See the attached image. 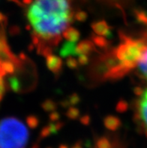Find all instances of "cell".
I'll use <instances>...</instances> for the list:
<instances>
[{
  "label": "cell",
  "mask_w": 147,
  "mask_h": 148,
  "mask_svg": "<svg viewBox=\"0 0 147 148\" xmlns=\"http://www.w3.org/2000/svg\"><path fill=\"white\" fill-rule=\"evenodd\" d=\"M68 0H34L27 11V18L34 32L44 39L59 36L71 21Z\"/></svg>",
  "instance_id": "1"
},
{
  "label": "cell",
  "mask_w": 147,
  "mask_h": 148,
  "mask_svg": "<svg viewBox=\"0 0 147 148\" xmlns=\"http://www.w3.org/2000/svg\"><path fill=\"white\" fill-rule=\"evenodd\" d=\"M29 132L21 120L9 116L0 120V148H25Z\"/></svg>",
  "instance_id": "2"
},
{
  "label": "cell",
  "mask_w": 147,
  "mask_h": 148,
  "mask_svg": "<svg viewBox=\"0 0 147 148\" xmlns=\"http://www.w3.org/2000/svg\"><path fill=\"white\" fill-rule=\"evenodd\" d=\"M146 41L139 39H128L123 41L116 50V66L111 69L113 74L119 75L136 68L145 47Z\"/></svg>",
  "instance_id": "3"
},
{
  "label": "cell",
  "mask_w": 147,
  "mask_h": 148,
  "mask_svg": "<svg viewBox=\"0 0 147 148\" xmlns=\"http://www.w3.org/2000/svg\"><path fill=\"white\" fill-rule=\"evenodd\" d=\"M138 116L147 131V89L144 90L139 98L137 104Z\"/></svg>",
  "instance_id": "4"
},
{
  "label": "cell",
  "mask_w": 147,
  "mask_h": 148,
  "mask_svg": "<svg viewBox=\"0 0 147 148\" xmlns=\"http://www.w3.org/2000/svg\"><path fill=\"white\" fill-rule=\"evenodd\" d=\"M136 68L142 77L147 80V41H146L144 52Z\"/></svg>",
  "instance_id": "5"
},
{
  "label": "cell",
  "mask_w": 147,
  "mask_h": 148,
  "mask_svg": "<svg viewBox=\"0 0 147 148\" xmlns=\"http://www.w3.org/2000/svg\"><path fill=\"white\" fill-rule=\"evenodd\" d=\"M4 93H5V84H4L3 77L0 75V101L2 99Z\"/></svg>",
  "instance_id": "6"
},
{
  "label": "cell",
  "mask_w": 147,
  "mask_h": 148,
  "mask_svg": "<svg viewBox=\"0 0 147 148\" xmlns=\"http://www.w3.org/2000/svg\"><path fill=\"white\" fill-rule=\"evenodd\" d=\"M5 15L0 11V23L2 22L3 21H5Z\"/></svg>",
  "instance_id": "7"
}]
</instances>
